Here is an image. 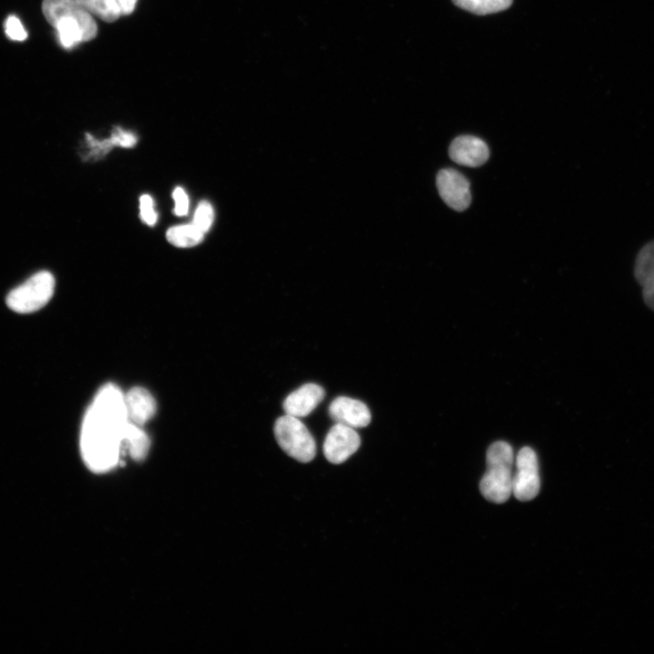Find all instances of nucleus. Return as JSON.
I'll list each match as a JSON object with an SVG mask.
<instances>
[{"label": "nucleus", "mask_w": 654, "mask_h": 654, "mask_svg": "<svg viewBox=\"0 0 654 654\" xmlns=\"http://www.w3.org/2000/svg\"><path fill=\"white\" fill-rule=\"evenodd\" d=\"M128 421L124 392L113 383L104 385L84 414L80 435L82 458L92 471L105 472L118 465Z\"/></svg>", "instance_id": "1"}, {"label": "nucleus", "mask_w": 654, "mask_h": 654, "mask_svg": "<svg viewBox=\"0 0 654 654\" xmlns=\"http://www.w3.org/2000/svg\"><path fill=\"white\" fill-rule=\"evenodd\" d=\"M42 11L55 29L60 45L66 49L94 39L97 25L77 0H44Z\"/></svg>", "instance_id": "2"}, {"label": "nucleus", "mask_w": 654, "mask_h": 654, "mask_svg": "<svg viewBox=\"0 0 654 654\" xmlns=\"http://www.w3.org/2000/svg\"><path fill=\"white\" fill-rule=\"evenodd\" d=\"M487 471L480 482L481 494L490 501L505 502L512 493L513 451L505 441L492 443L487 451Z\"/></svg>", "instance_id": "3"}, {"label": "nucleus", "mask_w": 654, "mask_h": 654, "mask_svg": "<svg viewBox=\"0 0 654 654\" xmlns=\"http://www.w3.org/2000/svg\"><path fill=\"white\" fill-rule=\"evenodd\" d=\"M54 285L53 274L40 271L12 290L6 297V304L19 313L38 311L51 300Z\"/></svg>", "instance_id": "4"}, {"label": "nucleus", "mask_w": 654, "mask_h": 654, "mask_svg": "<svg viewBox=\"0 0 654 654\" xmlns=\"http://www.w3.org/2000/svg\"><path fill=\"white\" fill-rule=\"evenodd\" d=\"M273 431L278 444L289 456L301 462L313 460L316 453L314 439L297 417L285 414L278 418Z\"/></svg>", "instance_id": "5"}, {"label": "nucleus", "mask_w": 654, "mask_h": 654, "mask_svg": "<svg viewBox=\"0 0 654 654\" xmlns=\"http://www.w3.org/2000/svg\"><path fill=\"white\" fill-rule=\"evenodd\" d=\"M517 472L512 476V493L521 501L534 499L540 491V477L536 453L523 447L517 455Z\"/></svg>", "instance_id": "6"}, {"label": "nucleus", "mask_w": 654, "mask_h": 654, "mask_svg": "<svg viewBox=\"0 0 654 654\" xmlns=\"http://www.w3.org/2000/svg\"><path fill=\"white\" fill-rule=\"evenodd\" d=\"M436 185L441 199L455 211H464L471 201L470 182L452 168L441 169L436 177Z\"/></svg>", "instance_id": "7"}, {"label": "nucleus", "mask_w": 654, "mask_h": 654, "mask_svg": "<svg viewBox=\"0 0 654 654\" xmlns=\"http://www.w3.org/2000/svg\"><path fill=\"white\" fill-rule=\"evenodd\" d=\"M360 444V436L353 428L335 423L325 437L323 453L330 462L340 464L352 455Z\"/></svg>", "instance_id": "8"}, {"label": "nucleus", "mask_w": 654, "mask_h": 654, "mask_svg": "<svg viewBox=\"0 0 654 654\" xmlns=\"http://www.w3.org/2000/svg\"><path fill=\"white\" fill-rule=\"evenodd\" d=\"M449 155L458 164L477 167L487 162L490 151L487 144L481 138L461 135L451 142Z\"/></svg>", "instance_id": "9"}, {"label": "nucleus", "mask_w": 654, "mask_h": 654, "mask_svg": "<svg viewBox=\"0 0 654 654\" xmlns=\"http://www.w3.org/2000/svg\"><path fill=\"white\" fill-rule=\"evenodd\" d=\"M633 274L641 287L644 303L654 312V240L648 242L639 250L634 261Z\"/></svg>", "instance_id": "10"}, {"label": "nucleus", "mask_w": 654, "mask_h": 654, "mask_svg": "<svg viewBox=\"0 0 654 654\" xmlns=\"http://www.w3.org/2000/svg\"><path fill=\"white\" fill-rule=\"evenodd\" d=\"M329 414L336 423L353 429L366 427L372 419L365 403L345 396L337 397L331 402Z\"/></svg>", "instance_id": "11"}, {"label": "nucleus", "mask_w": 654, "mask_h": 654, "mask_svg": "<svg viewBox=\"0 0 654 654\" xmlns=\"http://www.w3.org/2000/svg\"><path fill=\"white\" fill-rule=\"evenodd\" d=\"M323 388L315 383H306L291 392L283 401L286 414L300 418L310 414L323 400Z\"/></svg>", "instance_id": "12"}, {"label": "nucleus", "mask_w": 654, "mask_h": 654, "mask_svg": "<svg viewBox=\"0 0 654 654\" xmlns=\"http://www.w3.org/2000/svg\"><path fill=\"white\" fill-rule=\"evenodd\" d=\"M124 404L128 421L141 427L156 412L154 398L143 387L130 389L124 394Z\"/></svg>", "instance_id": "13"}, {"label": "nucleus", "mask_w": 654, "mask_h": 654, "mask_svg": "<svg viewBox=\"0 0 654 654\" xmlns=\"http://www.w3.org/2000/svg\"><path fill=\"white\" fill-rule=\"evenodd\" d=\"M150 447V439L145 431L131 421H128L124 431V448L135 461L145 458Z\"/></svg>", "instance_id": "14"}, {"label": "nucleus", "mask_w": 654, "mask_h": 654, "mask_svg": "<svg viewBox=\"0 0 654 654\" xmlns=\"http://www.w3.org/2000/svg\"><path fill=\"white\" fill-rule=\"evenodd\" d=\"M203 234L191 223L169 228L166 232V239L177 247H192L203 242Z\"/></svg>", "instance_id": "15"}, {"label": "nucleus", "mask_w": 654, "mask_h": 654, "mask_svg": "<svg viewBox=\"0 0 654 654\" xmlns=\"http://www.w3.org/2000/svg\"><path fill=\"white\" fill-rule=\"evenodd\" d=\"M77 2L93 16L107 23H112L122 15L116 0H77Z\"/></svg>", "instance_id": "16"}, {"label": "nucleus", "mask_w": 654, "mask_h": 654, "mask_svg": "<svg viewBox=\"0 0 654 654\" xmlns=\"http://www.w3.org/2000/svg\"><path fill=\"white\" fill-rule=\"evenodd\" d=\"M452 3L461 9L471 12L475 15H484L498 13L508 9L512 0H451Z\"/></svg>", "instance_id": "17"}, {"label": "nucleus", "mask_w": 654, "mask_h": 654, "mask_svg": "<svg viewBox=\"0 0 654 654\" xmlns=\"http://www.w3.org/2000/svg\"><path fill=\"white\" fill-rule=\"evenodd\" d=\"M213 219L214 212L212 204L207 201H202L195 209L192 223L205 233L211 228Z\"/></svg>", "instance_id": "18"}, {"label": "nucleus", "mask_w": 654, "mask_h": 654, "mask_svg": "<svg viewBox=\"0 0 654 654\" xmlns=\"http://www.w3.org/2000/svg\"><path fill=\"white\" fill-rule=\"evenodd\" d=\"M6 35L14 41H24L27 38V32L20 19L15 15H9L4 24Z\"/></svg>", "instance_id": "19"}, {"label": "nucleus", "mask_w": 654, "mask_h": 654, "mask_svg": "<svg viewBox=\"0 0 654 654\" xmlns=\"http://www.w3.org/2000/svg\"><path fill=\"white\" fill-rule=\"evenodd\" d=\"M140 214L143 222L150 226L154 225L157 221L154 202L148 194L140 197Z\"/></svg>", "instance_id": "20"}, {"label": "nucleus", "mask_w": 654, "mask_h": 654, "mask_svg": "<svg viewBox=\"0 0 654 654\" xmlns=\"http://www.w3.org/2000/svg\"><path fill=\"white\" fill-rule=\"evenodd\" d=\"M174 201L173 212L177 216L186 215L189 209V199L185 191L182 187H176L173 192Z\"/></svg>", "instance_id": "21"}, {"label": "nucleus", "mask_w": 654, "mask_h": 654, "mask_svg": "<svg viewBox=\"0 0 654 654\" xmlns=\"http://www.w3.org/2000/svg\"><path fill=\"white\" fill-rule=\"evenodd\" d=\"M110 138L114 145L122 147H132L137 142L136 136L133 133L124 131L119 127L114 130Z\"/></svg>", "instance_id": "22"}, {"label": "nucleus", "mask_w": 654, "mask_h": 654, "mask_svg": "<svg viewBox=\"0 0 654 654\" xmlns=\"http://www.w3.org/2000/svg\"><path fill=\"white\" fill-rule=\"evenodd\" d=\"M121 11L122 15H129L133 13V11L135 8V5L137 3V0H116Z\"/></svg>", "instance_id": "23"}]
</instances>
